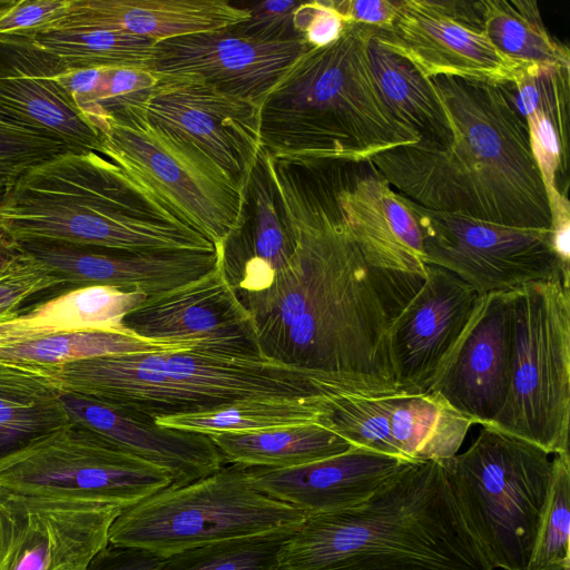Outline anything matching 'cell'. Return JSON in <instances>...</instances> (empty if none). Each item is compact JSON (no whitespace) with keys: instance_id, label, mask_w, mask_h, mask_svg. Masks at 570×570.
Masks as SVG:
<instances>
[{"instance_id":"obj_14","label":"cell","mask_w":570,"mask_h":570,"mask_svg":"<svg viewBox=\"0 0 570 570\" xmlns=\"http://www.w3.org/2000/svg\"><path fill=\"white\" fill-rule=\"evenodd\" d=\"M122 510L0 487V570H87Z\"/></svg>"},{"instance_id":"obj_1","label":"cell","mask_w":570,"mask_h":570,"mask_svg":"<svg viewBox=\"0 0 570 570\" xmlns=\"http://www.w3.org/2000/svg\"><path fill=\"white\" fill-rule=\"evenodd\" d=\"M291 240L287 262L230 281L249 313L261 354L315 373L351 396L397 394L387 351L392 318L343 218L336 163L265 154Z\"/></svg>"},{"instance_id":"obj_41","label":"cell","mask_w":570,"mask_h":570,"mask_svg":"<svg viewBox=\"0 0 570 570\" xmlns=\"http://www.w3.org/2000/svg\"><path fill=\"white\" fill-rule=\"evenodd\" d=\"M57 288L62 289L61 284L22 253L21 257L0 275V322L24 307L29 299Z\"/></svg>"},{"instance_id":"obj_24","label":"cell","mask_w":570,"mask_h":570,"mask_svg":"<svg viewBox=\"0 0 570 570\" xmlns=\"http://www.w3.org/2000/svg\"><path fill=\"white\" fill-rule=\"evenodd\" d=\"M57 390L70 422L166 470L171 478L169 487L187 485L226 465L207 434L163 428L101 401Z\"/></svg>"},{"instance_id":"obj_25","label":"cell","mask_w":570,"mask_h":570,"mask_svg":"<svg viewBox=\"0 0 570 570\" xmlns=\"http://www.w3.org/2000/svg\"><path fill=\"white\" fill-rule=\"evenodd\" d=\"M248 18L245 7L225 0H70L67 13L42 30L91 27L157 42L236 26Z\"/></svg>"},{"instance_id":"obj_6","label":"cell","mask_w":570,"mask_h":570,"mask_svg":"<svg viewBox=\"0 0 570 570\" xmlns=\"http://www.w3.org/2000/svg\"><path fill=\"white\" fill-rule=\"evenodd\" d=\"M41 370L57 389L149 421L210 412L253 399L332 401L347 395L324 376L261 354L199 347L106 355Z\"/></svg>"},{"instance_id":"obj_38","label":"cell","mask_w":570,"mask_h":570,"mask_svg":"<svg viewBox=\"0 0 570 570\" xmlns=\"http://www.w3.org/2000/svg\"><path fill=\"white\" fill-rule=\"evenodd\" d=\"M389 396L338 397L331 403L322 422L354 446L404 459L391 435Z\"/></svg>"},{"instance_id":"obj_2","label":"cell","mask_w":570,"mask_h":570,"mask_svg":"<svg viewBox=\"0 0 570 570\" xmlns=\"http://www.w3.org/2000/svg\"><path fill=\"white\" fill-rule=\"evenodd\" d=\"M451 126L442 142L420 139L370 161L411 202L436 212L520 228L552 229L546 185L525 122L503 86L431 78Z\"/></svg>"},{"instance_id":"obj_22","label":"cell","mask_w":570,"mask_h":570,"mask_svg":"<svg viewBox=\"0 0 570 570\" xmlns=\"http://www.w3.org/2000/svg\"><path fill=\"white\" fill-rule=\"evenodd\" d=\"M336 164V199L367 264L384 273L426 275L422 234L409 199L376 169L354 177Z\"/></svg>"},{"instance_id":"obj_19","label":"cell","mask_w":570,"mask_h":570,"mask_svg":"<svg viewBox=\"0 0 570 570\" xmlns=\"http://www.w3.org/2000/svg\"><path fill=\"white\" fill-rule=\"evenodd\" d=\"M20 250L65 288L105 285L148 296L198 281L223 259L215 252H129L52 239L18 240Z\"/></svg>"},{"instance_id":"obj_30","label":"cell","mask_w":570,"mask_h":570,"mask_svg":"<svg viewBox=\"0 0 570 570\" xmlns=\"http://www.w3.org/2000/svg\"><path fill=\"white\" fill-rule=\"evenodd\" d=\"M392 439L409 461L443 462L459 453L474 424L435 393L387 397Z\"/></svg>"},{"instance_id":"obj_39","label":"cell","mask_w":570,"mask_h":570,"mask_svg":"<svg viewBox=\"0 0 570 570\" xmlns=\"http://www.w3.org/2000/svg\"><path fill=\"white\" fill-rule=\"evenodd\" d=\"M68 151L58 137L0 107V188H11L33 167Z\"/></svg>"},{"instance_id":"obj_35","label":"cell","mask_w":570,"mask_h":570,"mask_svg":"<svg viewBox=\"0 0 570 570\" xmlns=\"http://www.w3.org/2000/svg\"><path fill=\"white\" fill-rule=\"evenodd\" d=\"M28 36L69 69H148L155 45L147 38L91 27L47 29Z\"/></svg>"},{"instance_id":"obj_33","label":"cell","mask_w":570,"mask_h":570,"mask_svg":"<svg viewBox=\"0 0 570 570\" xmlns=\"http://www.w3.org/2000/svg\"><path fill=\"white\" fill-rule=\"evenodd\" d=\"M185 350H191V347L144 340L131 333L112 331L50 333L0 342V363L51 368L106 355Z\"/></svg>"},{"instance_id":"obj_48","label":"cell","mask_w":570,"mask_h":570,"mask_svg":"<svg viewBox=\"0 0 570 570\" xmlns=\"http://www.w3.org/2000/svg\"><path fill=\"white\" fill-rule=\"evenodd\" d=\"M10 188H0V205L2 204V202L4 200L6 196H7V193L9 191Z\"/></svg>"},{"instance_id":"obj_45","label":"cell","mask_w":570,"mask_h":570,"mask_svg":"<svg viewBox=\"0 0 570 570\" xmlns=\"http://www.w3.org/2000/svg\"><path fill=\"white\" fill-rule=\"evenodd\" d=\"M345 23H358L387 30L392 27L401 0H331Z\"/></svg>"},{"instance_id":"obj_37","label":"cell","mask_w":570,"mask_h":570,"mask_svg":"<svg viewBox=\"0 0 570 570\" xmlns=\"http://www.w3.org/2000/svg\"><path fill=\"white\" fill-rule=\"evenodd\" d=\"M551 482L527 570H570V456L553 455Z\"/></svg>"},{"instance_id":"obj_13","label":"cell","mask_w":570,"mask_h":570,"mask_svg":"<svg viewBox=\"0 0 570 570\" xmlns=\"http://www.w3.org/2000/svg\"><path fill=\"white\" fill-rule=\"evenodd\" d=\"M158 76L145 118L243 191L262 149L261 107L191 75Z\"/></svg>"},{"instance_id":"obj_18","label":"cell","mask_w":570,"mask_h":570,"mask_svg":"<svg viewBox=\"0 0 570 570\" xmlns=\"http://www.w3.org/2000/svg\"><path fill=\"white\" fill-rule=\"evenodd\" d=\"M309 47L301 38L254 40L232 26L155 42L148 70L160 76L191 75L261 107Z\"/></svg>"},{"instance_id":"obj_16","label":"cell","mask_w":570,"mask_h":570,"mask_svg":"<svg viewBox=\"0 0 570 570\" xmlns=\"http://www.w3.org/2000/svg\"><path fill=\"white\" fill-rule=\"evenodd\" d=\"M481 297L451 272L428 266L417 289L393 314L386 331L387 357L399 393L430 390Z\"/></svg>"},{"instance_id":"obj_5","label":"cell","mask_w":570,"mask_h":570,"mask_svg":"<svg viewBox=\"0 0 570 570\" xmlns=\"http://www.w3.org/2000/svg\"><path fill=\"white\" fill-rule=\"evenodd\" d=\"M375 28L345 23L341 36L309 47L259 109L261 146L277 158L368 163L417 142L382 98L368 59Z\"/></svg>"},{"instance_id":"obj_8","label":"cell","mask_w":570,"mask_h":570,"mask_svg":"<svg viewBox=\"0 0 570 570\" xmlns=\"http://www.w3.org/2000/svg\"><path fill=\"white\" fill-rule=\"evenodd\" d=\"M569 289L557 279L509 292L510 383L502 410L489 424L553 455L569 453Z\"/></svg>"},{"instance_id":"obj_10","label":"cell","mask_w":570,"mask_h":570,"mask_svg":"<svg viewBox=\"0 0 570 570\" xmlns=\"http://www.w3.org/2000/svg\"><path fill=\"white\" fill-rule=\"evenodd\" d=\"M171 484L169 473L76 423L0 460V487L127 509Z\"/></svg>"},{"instance_id":"obj_46","label":"cell","mask_w":570,"mask_h":570,"mask_svg":"<svg viewBox=\"0 0 570 570\" xmlns=\"http://www.w3.org/2000/svg\"><path fill=\"white\" fill-rule=\"evenodd\" d=\"M163 560L148 550L109 543L95 556L87 570H155Z\"/></svg>"},{"instance_id":"obj_36","label":"cell","mask_w":570,"mask_h":570,"mask_svg":"<svg viewBox=\"0 0 570 570\" xmlns=\"http://www.w3.org/2000/svg\"><path fill=\"white\" fill-rule=\"evenodd\" d=\"M295 531L240 537L164 559L155 570H277L278 554Z\"/></svg>"},{"instance_id":"obj_11","label":"cell","mask_w":570,"mask_h":570,"mask_svg":"<svg viewBox=\"0 0 570 570\" xmlns=\"http://www.w3.org/2000/svg\"><path fill=\"white\" fill-rule=\"evenodd\" d=\"M99 154L144 184L218 250L235 230L242 191L145 118L139 106L106 118Z\"/></svg>"},{"instance_id":"obj_15","label":"cell","mask_w":570,"mask_h":570,"mask_svg":"<svg viewBox=\"0 0 570 570\" xmlns=\"http://www.w3.org/2000/svg\"><path fill=\"white\" fill-rule=\"evenodd\" d=\"M375 37L423 77H452L503 86L514 83L520 67L488 38L474 2L401 0L387 30Z\"/></svg>"},{"instance_id":"obj_12","label":"cell","mask_w":570,"mask_h":570,"mask_svg":"<svg viewBox=\"0 0 570 570\" xmlns=\"http://www.w3.org/2000/svg\"><path fill=\"white\" fill-rule=\"evenodd\" d=\"M409 203L426 264L451 272L479 294L557 279L569 284V265L554 248L552 229L504 226Z\"/></svg>"},{"instance_id":"obj_32","label":"cell","mask_w":570,"mask_h":570,"mask_svg":"<svg viewBox=\"0 0 570 570\" xmlns=\"http://www.w3.org/2000/svg\"><path fill=\"white\" fill-rule=\"evenodd\" d=\"M492 45L522 71L570 67L567 46L547 29L534 0L474 1Z\"/></svg>"},{"instance_id":"obj_43","label":"cell","mask_w":570,"mask_h":570,"mask_svg":"<svg viewBox=\"0 0 570 570\" xmlns=\"http://www.w3.org/2000/svg\"><path fill=\"white\" fill-rule=\"evenodd\" d=\"M70 0H0V35H32L61 19Z\"/></svg>"},{"instance_id":"obj_20","label":"cell","mask_w":570,"mask_h":570,"mask_svg":"<svg viewBox=\"0 0 570 570\" xmlns=\"http://www.w3.org/2000/svg\"><path fill=\"white\" fill-rule=\"evenodd\" d=\"M511 368L509 292L482 295L430 390L474 424L489 425L507 400Z\"/></svg>"},{"instance_id":"obj_21","label":"cell","mask_w":570,"mask_h":570,"mask_svg":"<svg viewBox=\"0 0 570 570\" xmlns=\"http://www.w3.org/2000/svg\"><path fill=\"white\" fill-rule=\"evenodd\" d=\"M66 65L29 36L0 35V107L61 139L71 151H100L101 136L59 83Z\"/></svg>"},{"instance_id":"obj_29","label":"cell","mask_w":570,"mask_h":570,"mask_svg":"<svg viewBox=\"0 0 570 570\" xmlns=\"http://www.w3.org/2000/svg\"><path fill=\"white\" fill-rule=\"evenodd\" d=\"M226 464L285 469L324 460L354 448L323 422L246 433L207 434Z\"/></svg>"},{"instance_id":"obj_28","label":"cell","mask_w":570,"mask_h":570,"mask_svg":"<svg viewBox=\"0 0 570 570\" xmlns=\"http://www.w3.org/2000/svg\"><path fill=\"white\" fill-rule=\"evenodd\" d=\"M69 423L40 368L0 363V460Z\"/></svg>"},{"instance_id":"obj_7","label":"cell","mask_w":570,"mask_h":570,"mask_svg":"<svg viewBox=\"0 0 570 570\" xmlns=\"http://www.w3.org/2000/svg\"><path fill=\"white\" fill-rule=\"evenodd\" d=\"M550 453L489 425L443 461L461 518L494 569L527 570L548 495Z\"/></svg>"},{"instance_id":"obj_9","label":"cell","mask_w":570,"mask_h":570,"mask_svg":"<svg viewBox=\"0 0 570 570\" xmlns=\"http://www.w3.org/2000/svg\"><path fill=\"white\" fill-rule=\"evenodd\" d=\"M299 510L261 493L246 468L226 464L187 485L168 487L116 518L109 543L148 550L164 559L218 541L296 531Z\"/></svg>"},{"instance_id":"obj_44","label":"cell","mask_w":570,"mask_h":570,"mask_svg":"<svg viewBox=\"0 0 570 570\" xmlns=\"http://www.w3.org/2000/svg\"><path fill=\"white\" fill-rule=\"evenodd\" d=\"M296 35L311 47H323L335 41L345 22L331 0L299 2L293 13Z\"/></svg>"},{"instance_id":"obj_3","label":"cell","mask_w":570,"mask_h":570,"mask_svg":"<svg viewBox=\"0 0 570 570\" xmlns=\"http://www.w3.org/2000/svg\"><path fill=\"white\" fill-rule=\"evenodd\" d=\"M277 570H493L468 531L443 462L413 461L363 503L307 517Z\"/></svg>"},{"instance_id":"obj_17","label":"cell","mask_w":570,"mask_h":570,"mask_svg":"<svg viewBox=\"0 0 570 570\" xmlns=\"http://www.w3.org/2000/svg\"><path fill=\"white\" fill-rule=\"evenodd\" d=\"M122 325L144 340L233 354H261L249 313L225 271L224 257L203 278L148 296L124 317Z\"/></svg>"},{"instance_id":"obj_4","label":"cell","mask_w":570,"mask_h":570,"mask_svg":"<svg viewBox=\"0 0 570 570\" xmlns=\"http://www.w3.org/2000/svg\"><path fill=\"white\" fill-rule=\"evenodd\" d=\"M16 242L52 239L129 252H215L169 205L96 151H68L33 167L0 205Z\"/></svg>"},{"instance_id":"obj_34","label":"cell","mask_w":570,"mask_h":570,"mask_svg":"<svg viewBox=\"0 0 570 570\" xmlns=\"http://www.w3.org/2000/svg\"><path fill=\"white\" fill-rule=\"evenodd\" d=\"M333 401L253 399L199 414L157 417L154 422L163 428L203 434L258 432L322 422Z\"/></svg>"},{"instance_id":"obj_26","label":"cell","mask_w":570,"mask_h":570,"mask_svg":"<svg viewBox=\"0 0 570 570\" xmlns=\"http://www.w3.org/2000/svg\"><path fill=\"white\" fill-rule=\"evenodd\" d=\"M503 89L527 125L551 208L568 198L559 183L563 178L568 184L570 67L521 72L514 83L503 85Z\"/></svg>"},{"instance_id":"obj_47","label":"cell","mask_w":570,"mask_h":570,"mask_svg":"<svg viewBox=\"0 0 570 570\" xmlns=\"http://www.w3.org/2000/svg\"><path fill=\"white\" fill-rule=\"evenodd\" d=\"M21 255L18 243L0 229V275L8 271Z\"/></svg>"},{"instance_id":"obj_23","label":"cell","mask_w":570,"mask_h":570,"mask_svg":"<svg viewBox=\"0 0 570 570\" xmlns=\"http://www.w3.org/2000/svg\"><path fill=\"white\" fill-rule=\"evenodd\" d=\"M409 462L413 461L354 446L299 466L246 468V473L261 493L292 505L307 518L363 503Z\"/></svg>"},{"instance_id":"obj_42","label":"cell","mask_w":570,"mask_h":570,"mask_svg":"<svg viewBox=\"0 0 570 570\" xmlns=\"http://www.w3.org/2000/svg\"><path fill=\"white\" fill-rule=\"evenodd\" d=\"M301 1L268 0L244 6L249 18L234 26L244 37L259 41H282L299 38L293 26V13ZM302 39V38H301Z\"/></svg>"},{"instance_id":"obj_27","label":"cell","mask_w":570,"mask_h":570,"mask_svg":"<svg viewBox=\"0 0 570 570\" xmlns=\"http://www.w3.org/2000/svg\"><path fill=\"white\" fill-rule=\"evenodd\" d=\"M148 295L112 286L60 289L50 298L20 308L0 322V342L50 333L112 331L130 333L124 317Z\"/></svg>"},{"instance_id":"obj_40","label":"cell","mask_w":570,"mask_h":570,"mask_svg":"<svg viewBox=\"0 0 570 570\" xmlns=\"http://www.w3.org/2000/svg\"><path fill=\"white\" fill-rule=\"evenodd\" d=\"M158 80L148 69L100 68L94 90L76 105L97 129L106 118L140 106Z\"/></svg>"},{"instance_id":"obj_31","label":"cell","mask_w":570,"mask_h":570,"mask_svg":"<svg viewBox=\"0 0 570 570\" xmlns=\"http://www.w3.org/2000/svg\"><path fill=\"white\" fill-rule=\"evenodd\" d=\"M368 59L379 91L399 120L423 140L442 142L451 138L450 121L432 79L386 49L375 32L368 43Z\"/></svg>"}]
</instances>
